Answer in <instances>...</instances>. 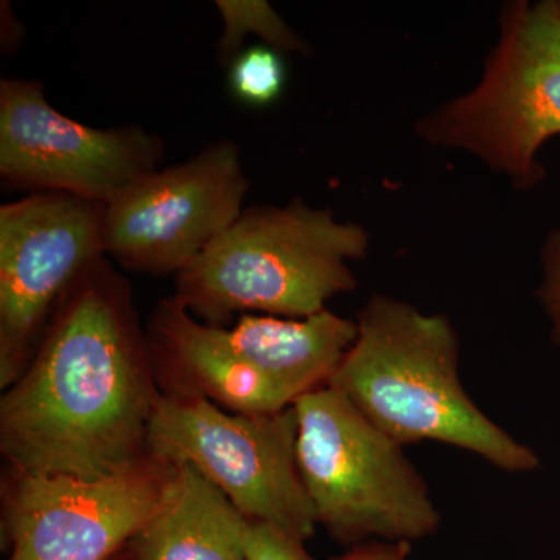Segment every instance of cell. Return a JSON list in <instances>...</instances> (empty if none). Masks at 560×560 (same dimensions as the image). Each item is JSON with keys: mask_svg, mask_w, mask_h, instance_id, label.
I'll list each match as a JSON object with an SVG mask.
<instances>
[{"mask_svg": "<svg viewBox=\"0 0 560 560\" xmlns=\"http://www.w3.org/2000/svg\"><path fill=\"white\" fill-rule=\"evenodd\" d=\"M217 10L223 18V35L219 40L221 61H231L241 54L243 39L259 36L265 46L280 54L308 55L311 47L279 16L265 0H219Z\"/></svg>", "mask_w": 560, "mask_h": 560, "instance_id": "5bb4252c", "label": "cell"}, {"mask_svg": "<svg viewBox=\"0 0 560 560\" xmlns=\"http://www.w3.org/2000/svg\"><path fill=\"white\" fill-rule=\"evenodd\" d=\"M477 86L416 124L431 147L458 150L518 191L545 178L537 156L560 135V2H506Z\"/></svg>", "mask_w": 560, "mask_h": 560, "instance_id": "277c9868", "label": "cell"}, {"mask_svg": "<svg viewBox=\"0 0 560 560\" xmlns=\"http://www.w3.org/2000/svg\"><path fill=\"white\" fill-rule=\"evenodd\" d=\"M165 475L143 464L97 481L20 475L7 512L9 560H108L156 510Z\"/></svg>", "mask_w": 560, "mask_h": 560, "instance_id": "30bf717a", "label": "cell"}, {"mask_svg": "<svg viewBox=\"0 0 560 560\" xmlns=\"http://www.w3.org/2000/svg\"><path fill=\"white\" fill-rule=\"evenodd\" d=\"M296 442L294 405L272 415H238L191 393L158 396L147 433L158 463L190 464L246 521L270 523L305 541L318 522L298 469Z\"/></svg>", "mask_w": 560, "mask_h": 560, "instance_id": "8992f818", "label": "cell"}, {"mask_svg": "<svg viewBox=\"0 0 560 560\" xmlns=\"http://www.w3.org/2000/svg\"><path fill=\"white\" fill-rule=\"evenodd\" d=\"M167 467L156 510L130 541L132 560H245L248 521L190 464Z\"/></svg>", "mask_w": 560, "mask_h": 560, "instance_id": "7c38bea8", "label": "cell"}, {"mask_svg": "<svg viewBox=\"0 0 560 560\" xmlns=\"http://www.w3.org/2000/svg\"><path fill=\"white\" fill-rule=\"evenodd\" d=\"M105 205L40 191L0 208V381L13 385L47 313L105 256Z\"/></svg>", "mask_w": 560, "mask_h": 560, "instance_id": "9c48e42d", "label": "cell"}, {"mask_svg": "<svg viewBox=\"0 0 560 560\" xmlns=\"http://www.w3.org/2000/svg\"><path fill=\"white\" fill-rule=\"evenodd\" d=\"M541 270L544 279L537 291L547 315L552 324V341L560 346V230L548 235L541 249Z\"/></svg>", "mask_w": 560, "mask_h": 560, "instance_id": "e0dca14e", "label": "cell"}, {"mask_svg": "<svg viewBox=\"0 0 560 560\" xmlns=\"http://www.w3.org/2000/svg\"><path fill=\"white\" fill-rule=\"evenodd\" d=\"M296 458L316 522L335 540L408 541L433 536L441 514L404 447L345 396L320 386L294 401Z\"/></svg>", "mask_w": 560, "mask_h": 560, "instance_id": "5b68a950", "label": "cell"}, {"mask_svg": "<svg viewBox=\"0 0 560 560\" xmlns=\"http://www.w3.org/2000/svg\"><path fill=\"white\" fill-rule=\"evenodd\" d=\"M230 90L237 101L264 108L278 101L287 81L283 55L259 44L243 49L230 65Z\"/></svg>", "mask_w": 560, "mask_h": 560, "instance_id": "9a60e30c", "label": "cell"}, {"mask_svg": "<svg viewBox=\"0 0 560 560\" xmlns=\"http://www.w3.org/2000/svg\"><path fill=\"white\" fill-rule=\"evenodd\" d=\"M370 246V232L330 209L253 206L176 275L175 300L215 327L237 312L308 318L359 285L349 261Z\"/></svg>", "mask_w": 560, "mask_h": 560, "instance_id": "3957f363", "label": "cell"}, {"mask_svg": "<svg viewBox=\"0 0 560 560\" xmlns=\"http://www.w3.org/2000/svg\"><path fill=\"white\" fill-rule=\"evenodd\" d=\"M248 190L237 143H210L105 205V256L127 270L178 275L242 215Z\"/></svg>", "mask_w": 560, "mask_h": 560, "instance_id": "52a82bcc", "label": "cell"}, {"mask_svg": "<svg viewBox=\"0 0 560 560\" xmlns=\"http://www.w3.org/2000/svg\"><path fill=\"white\" fill-rule=\"evenodd\" d=\"M359 335L327 385L340 390L386 436L431 441L480 456L510 474L536 470V452L514 440L471 400L459 377L451 319L372 294L357 315Z\"/></svg>", "mask_w": 560, "mask_h": 560, "instance_id": "7a4b0ae2", "label": "cell"}, {"mask_svg": "<svg viewBox=\"0 0 560 560\" xmlns=\"http://www.w3.org/2000/svg\"><path fill=\"white\" fill-rule=\"evenodd\" d=\"M245 560H313L304 541L278 526L249 522L246 526Z\"/></svg>", "mask_w": 560, "mask_h": 560, "instance_id": "2e32d148", "label": "cell"}, {"mask_svg": "<svg viewBox=\"0 0 560 560\" xmlns=\"http://www.w3.org/2000/svg\"><path fill=\"white\" fill-rule=\"evenodd\" d=\"M130 290L102 256L58 302L43 345L0 405L20 475L97 481L139 466L158 396Z\"/></svg>", "mask_w": 560, "mask_h": 560, "instance_id": "6da1fadb", "label": "cell"}, {"mask_svg": "<svg viewBox=\"0 0 560 560\" xmlns=\"http://www.w3.org/2000/svg\"><path fill=\"white\" fill-rule=\"evenodd\" d=\"M164 154V140L143 128L103 130L65 116L38 80L0 81V176L11 187L108 205Z\"/></svg>", "mask_w": 560, "mask_h": 560, "instance_id": "ba28073f", "label": "cell"}, {"mask_svg": "<svg viewBox=\"0 0 560 560\" xmlns=\"http://www.w3.org/2000/svg\"><path fill=\"white\" fill-rule=\"evenodd\" d=\"M151 348L198 396L238 415H272L293 407V390L254 370L209 326L175 298L161 302L151 319Z\"/></svg>", "mask_w": 560, "mask_h": 560, "instance_id": "8fae6325", "label": "cell"}, {"mask_svg": "<svg viewBox=\"0 0 560 560\" xmlns=\"http://www.w3.org/2000/svg\"><path fill=\"white\" fill-rule=\"evenodd\" d=\"M224 342L254 370L298 397L326 386L359 335L357 320L323 311L308 318L243 315Z\"/></svg>", "mask_w": 560, "mask_h": 560, "instance_id": "4fadbf2b", "label": "cell"}, {"mask_svg": "<svg viewBox=\"0 0 560 560\" xmlns=\"http://www.w3.org/2000/svg\"><path fill=\"white\" fill-rule=\"evenodd\" d=\"M411 550L408 541L371 540L355 545L345 555L331 560H408Z\"/></svg>", "mask_w": 560, "mask_h": 560, "instance_id": "ac0fdd59", "label": "cell"}]
</instances>
